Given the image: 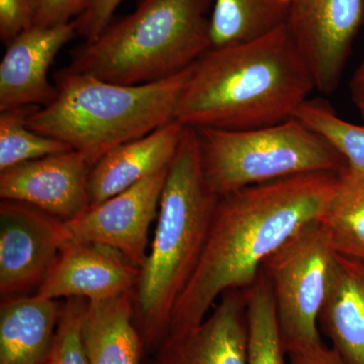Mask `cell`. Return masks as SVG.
I'll return each instance as SVG.
<instances>
[{
  "mask_svg": "<svg viewBox=\"0 0 364 364\" xmlns=\"http://www.w3.org/2000/svg\"><path fill=\"white\" fill-rule=\"evenodd\" d=\"M249 364H289L280 336L274 299L264 273L246 289Z\"/></svg>",
  "mask_w": 364,
  "mask_h": 364,
  "instance_id": "obj_21",
  "label": "cell"
},
{
  "mask_svg": "<svg viewBox=\"0 0 364 364\" xmlns=\"http://www.w3.org/2000/svg\"><path fill=\"white\" fill-rule=\"evenodd\" d=\"M334 255L318 221H314L289 237L261 267L272 289L287 353L323 342L318 316Z\"/></svg>",
  "mask_w": 364,
  "mask_h": 364,
  "instance_id": "obj_7",
  "label": "cell"
},
{
  "mask_svg": "<svg viewBox=\"0 0 364 364\" xmlns=\"http://www.w3.org/2000/svg\"><path fill=\"white\" fill-rule=\"evenodd\" d=\"M356 107H358L359 114H360V116L361 117H363V119L364 121V102L363 104L356 105Z\"/></svg>",
  "mask_w": 364,
  "mask_h": 364,
  "instance_id": "obj_30",
  "label": "cell"
},
{
  "mask_svg": "<svg viewBox=\"0 0 364 364\" xmlns=\"http://www.w3.org/2000/svg\"><path fill=\"white\" fill-rule=\"evenodd\" d=\"M219 200L203 176L196 131L186 127L134 296L136 326L147 350H157L168 336L174 306L202 258Z\"/></svg>",
  "mask_w": 364,
  "mask_h": 364,
  "instance_id": "obj_3",
  "label": "cell"
},
{
  "mask_svg": "<svg viewBox=\"0 0 364 364\" xmlns=\"http://www.w3.org/2000/svg\"><path fill=\"white\" fill-rule=\"evenodd\" d=\"M123 0H88L85 11L74 20L76 33L92 42L112 23L117 7Z\"/></svg>",
  "mask_w": 364,
  "mask_h": 364,
  "instance_id": "obj_26",
  "label": "cell"
},
{
  "mask_svg": "<svg viewBox=\"0 0 364 364\" xmlns=\"http://www.w3.org/2000/svg\"><path fill=\"white\" fill-rule=\"evenodd\" d=\"M40 107L26 105L0 112V172L21 163L73 150L61 141L28 128V119Z\"/></svg>",
  "mask_w": 364,
  "mask_h": 364,
  "instance_id": "obj_22",
  "label": "cell"
},
{
  "mask_svg": "<svg viewBox=\"0 0 364 364\" xmlns=\"http://www.w3.org/2000/svg\"><path fill=\"white\" fill-rule=\"evenodd\" d=\"M195 130L203 176L220 198L284 177L337 173L347 164L325 136L296 117L250 130Z\"/></svg>",
  "mask_w": 364,
  "mask_h": 364,
  "instance_id": "obj_6",
  "label": "cell"
},
{
  "mask_svg": "<svg viewBox=\"0 0 364 364\" xmlns=\"http://www.w3.org/2000/svg\"><path fill=\"white\" fill-rule=\"evenodd\" d=\"M287 358L289 364H345L337 352L324 342L293 349Z\"/></svg>",
  "mask_w": 364,
  "mask_h": 364,
  "instance_id": "obj_28",
  "label": "cell"
},
{
  "mask_svg": "<svg viewBox=\"0 0 364 364\" xmlns=\"http://www.w3.org/2000/svg\"><path fill=\"white\" fill-rule=\"evenodd\" d=\"M134 296L88 301L83 336L90 364H141L145 346L136 326Z\"/></svg>",
  "mask_w": 364,
  "mask_h": 364,
  "instance_id": "obj_18",
  "label": "cell"
},
{
  "mask_svg": "<svg viewBox=\"0 0 364 364\" xmlns=\"http://www.w3.org/2000/svg\"><path fill=\"white\" fill-rule=\"evenodd\" d=\"M337 173L284 177L220 198L202 258L174 306L168 335L200 325L226 291L252 286L268 256L322 215Z\"/></svg>",
  "mask_w": 364,
  "mask_h": 364,
  "instance_id": "obj_1",
  "label": "cell"
},
{
  "mask_svg": "<svg viewBox=\"0 0 364 364\" xmlns=\"http://www.w3.org/2000/svg\"><path fill=\"white\" fill-rule=\"evenodd\" d=\"M88 0H37L33 26L50 28L65 25L85 11Z\"/></svg>",
  "mask_w": 364,
  "mask_h": 364,
  "instance_id": "obj_27",
  "label": "cell"
},
{
  "mask_svg": "<svg viewBox=\"0 0 364 364\" xmlns=\"http://www.w3.org/2000/svg\"><path fill=\"white\" fill-rule=\"evenodd\" d=\"M213 0H141L136 11L72 52L69 70L107 82H157L193 65L212 48Z\"/></svg>",
  "mask_w": 364,
  "mask_h": 364,
  "instance_id": "obj_5",
  "label": "cell"
},
{
  "mask_svg": "<svg viewBox=\"0 0 364 364\" xmlns=\"http://www.w3.org/2000/svg\"><path fill=\"white\" fill-rule=\"evenodd\" d=\"M186 127L165 124L147 136L117 146L92 167L88 177L90 205L132 188L163 169L176 157Z\"/></svg>",
  "mask_w": 364,
  "mask_h": 364,
  "instance_id": "obj_15",
  "label": "cell"
},
{
  "mask_svg": "<svg viewBox=\"0 0 364 364\" xmlns=\"http://www.w3.org/2000/svg\"><path fill=\"white\" fill-rule=\"evenodd\" d=\"M37 0H0V39L9 45L21 33L33 28Z\"/></svg>",
  "mask_w": 364,
  "mask_h": 364,
  "instance_id": "obj_25",
  "label": "cell"
},
{
  "mask_svg": "<svg viewBox=\"0 0 364 364\" xmlns=\"http://www.w3.org/2000/svg\"><path fill=\"white\" fill-rule=\"evenodd\" d=\"M318 329L345 364H364V261L335 253Z\"/></svg>",
  "mask_w": 364,
  "mask_h": 364,
  "instance_id": "obj_16",
  "label": "cell"
},
{
  "mask_svg": "<svg viewBox=\"0 0 364 364\" xmlns=\"http://www.w3.org/2000/svg\"><path fill=\"white\" fill-rule=\"evenodd\" d=\"M191 70L148 85H122L62 69L55 74L56 98L33 112L28 128L67 144L93 166L117 146L176 121Z\"/></svg>",
  "mask_w": 364,
  "mask_h": 364,
  "instance_id": "obj_4",
  "label": "cell"
},
{
  "mask_svg": "<svg viewBox=\"0 0 364 364\" xmlns=\"http://www.w3.org/2000/svg\"><path fill=\"white\" fill-rule=\"evenodd\" d=\"M69 240L65 222L26 203H0L2 299L38 289Z\"/></svg>",
  "mask_w": 364,
  "mask_h": 364,
  "instance_id": "obj_9",
  "label": "cell"
},
{
  "mask_svg": "<svg viewBox=\"0 0 364 364\" xmlns=\"http://www.w3.org/2000/svg\"><path fill=\"white\" fill-rule=\"evenodd\" d=\"M333 251L364 261V171L345 165L317 220Z\"/></svg>",
  "mask_w": 364,
  "mask_h": 364,
  "instance_id": "obj_19",
  "label": "cell"
},
{
  "mask_svg": "<svg viewBox=\"0 0 364 364\" xmlns=\"http://www.w3.org/2000/svg\"><path fill=\"white\" fill-rule=\"evenodd\" d=\"M291 0H215L212 48L240 44L286 26Z\"/></svg>",
  "mask_w": 364,
  "mask_h": 364,
  "instance_id": "obj_20",
  "label": "cell"
},
{
  "mask_svg": "<svg viewBox=\"0 0 364 364\" xmlns=\"http://www.w3.org/2000/svg\"><path fill=\"white\" fill-rule=\"evenodd\" d=\"M141 268L107 246L68 241L36 296L100 301L135 294Z\"/></svg>",
  "mask_w": 364,
  "mask_h": 364,
  "instance_id": "obj_12",
  "label": "cell"
},
{
  "mask_svg": "<svg viewBox=\"0 0 364 364\" xmlns=\"http://www.w3.org/2000/svg\"><path fill=\"white\" fill-rule=\"evenodd\" d=\"M75 35L74 21L50 28L33 26L6 46L0 62V112L51 104L57 88L50 82L48 72Z\"/></svg>",
  "mask_w": 364,
  "mask_h": 364,
  "instance_id": "obj_14",
  "label": "cell"
},
{
  "mask_svg": "<svg viewBox=\"0 0 364 364\" xmlns=\"http://www.w3.org/2000/svg\"><path fill=\"white\" fill-rule=\"evenodd\" d=\"M351 98L355 105L364 102V59L354 72L350 81Z\"/></svg>",
  "mask_w": 364,
  "mask_h": 364,
  "instance_id": "obj_29",
  "label": "cell"
},
{
  "mask_svg": "<svg viewBox=\"0 0 364 364\" xmlns=\"http://www.w3.org/2000/svg\"><path fill=\"white\" fill-rule=\"evenodd\" d=\"M364 23V0H291L286 28L315 81L332 93Z\"/></svg>",
  "mask_w": 364,
  "mask_h": 364,
  "instance_id": "obj_8",
  "label": "cell"
},
{
  "mask_svg": "<svg viewBox=\"0 0 364 364\" xmlns=\"http://www.w3.org/2000/svg\"><path fill=\"white\" fill-rule=\"evenodd\" d=\"M156 364H249L246 289L223 294L200 325L168 335Z\"/></svg>",
  "mask_w": 364,
  "mask_h": 364,
  "instance_id": "obj_13",
  "label": "cell"
},
{
  "mask_svg": "<svg viewBox=\"0 0 364 364\" xmlns=\"http://www.w3.org/2000/svg\"><path fill=\"white\" fill-rule=\"evenodd\" d=\"M87 306V299H67L44 364H90L83 336Z\"/></svg>",
  "mask_w": 364,
  "mask_h": 364,
  "instance_id": "obj_24",
  "label": "cell"
},
{
  "mask_svg": "<svg viewBox=\"0 0 364 364\" xmlns=\"http://www.w3.org/2000/svg\"><path fill=\"white\" fill-rule=\"evenodd\" d=\"M56 299L16 296L0 306V364H44L54 340Z\"/></svg>",
  "mask_w": 364,
  "mask_h": 364,
  "instance_id": "obj_17",
  "label": "cell"
},
{
  "mask_svg": "<svg viewBox=\"0 0 364 364\" xmlns=\"http://www.w3.org/2000/svg\"><path fill=\"white\" fill-rule=\"evenodd\" d=\"M294 117L325 136L347 165L364 171V127L341 119L321 100H306Z\"/></svg>",
  "mask_w": 364,
  "mask_h": 364,
  "instance_id": "obj_23",
  "label": "cell"
},
{
  "mask_svg": "<svg viewBox=\"0 0 364 364\" xmlns=\"http://www.w3.org/2000/svg\"><path fill=\"white\" fill-rule=\"evenodd\" d=\"M91 167L85 155L74 150L21 163L0 172V198L70 221L90 207Z\"/></svg>",
  "mask_w": 364,
  "mask_h": 364,
  "instance_id": "obj_11",
  "label": "cell"
},
{
  "mask_svg": "<svg viewBox=\"0 0 364 364\" xmlns=\"http://www.w3.org/2000/svg\"><path fill=\"white\" fill-rule=\"evenodd\" d=\"M315 81L286 26L210 48L191 66L176 121L186 128L250 130L293 119Z\"/></svg>",
  "mask_w": 364,
  "mask_h": 364,
  "instance_id": "obj_2",
  "label": "cell"
},
{
  "mask_svg": "<svg viewBox=\"0 0 364 364\" xmlns=\"http://www.w3.org/2000/svg\"><path fill=\"white\" fill-rule=\"evenodd\" d=\"M168 168L91 205L75 219L65 222L69 240L107 246L142 268L148 256L150 227L157 219Z\"/></svg>",
  "mask_w": 364,
  "mask_h": 364,
  "instance_id": "obj_10",
  "label": "cell"
}]
</instances>
